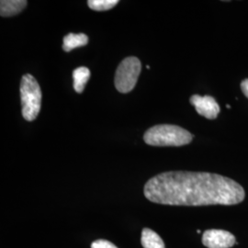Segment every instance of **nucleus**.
<instances>
[{"label":"nucleus","instance_id":"1","mask_svg":"<svg viewBox=\"0 0 248 248\" xmlns=\"http://www.w3.org/2000/svg\"><path fill=\"white\" fill-rule=\"evenodd\" d=\"M143 193L154 203L172 206H231L241 203L246 197L243 186L229 177L187 171H170L152 177Z\"/></svg>","mask_w":248,"mask_h":248},{"label":"nucleus","instance_id":"2","mask_svg":"<svg viewBox=\"0 0 248 248\" xmlns=\"http://www.w3.org/2000/svg\"><path fill=\"white\" fill-rule=\"evenodd\" d=\"M193 135L185 129L172 124H159L148 129L143 140L152 146H182L188 144Z\"/></svg>","mask_w":248,"mask_h":248},{"label":"nucleus","instance_id":"3","mask_svg":"<svg viewBox=\"0 0 248 248\" xmlns=\"http://www.w3.org/2000/svg\"><path fill=\"white\" fill-rule=\"evenodd\" d=\"M20 99L22 116L28 122L34 121L41 110L42 90L37 80L30 74L20 81Z\"/></svg>","mask_w":248,"mask_h":248},{"label":"nucleus","instance_id":"4","mask_svg":"<svg viewBox=\"0 0 248 248\" xmlns=\"http://www.w3.org/2000/svg\"><path fill=\"white\" fill-rule=\"evenodd\" d=\"M142 64L138 58L130 56L119 64L115 74V87L121 93L131 92L140 76Z\"/></svg>","mask_w":248,"mask_h":248},{"label":"nucleus","instance_id":"5","mask_svg":"<svg viewBox=\"0 0 248 248\" xmlns=\"http://www.w3.org/2000/svg\"><path fill=\"white\" fill-rule=\"evenodd\" d=\"M235 243L234 235L228 231L211 229L202 235V244L208 248H230Z\"/></svg>","mask_w":248,"mask_h":248},{"label":"nucleus","instance_id":"6","mask_svg":"<svg viewBox=\"0 0 248 248\" xmlns=\"http://www.w3.org/2000/svg\"><path fill=\"white\" fill-rule=\"evenodd\" d=\"M189 102L194 106L196 111L206 119L214 120L220 113L219 104L216 102L215 98L211 96L206 95L202 97L200 95H193L189 99Z\"/></svg>","mask_w":248,"mask_h":248},{"label":"nucleus","instance_id":"7","mask_svg":"<svg viewBox=\"0 0 248 248\" xmlns=\"http://www.w3.org/2000/svg\"><path fill=\"white\" fill-rule=\"evenodd\" d=\"M25 0H1L0 15L1 17H11L20 13L26 8Z\"/></svg>","mask_w":248,"mask_h":248},{"label":"nucleus","instance_id":"8","mask_svg":"<svg viewBox=\"0 0 248 248\" xmlns=\"http://www.w3.org/2000/svg\"><path fill=\"white\" fill-rule=\"evenodd\" d=\"M89 37L85 33H68L63 37L62 49L64 52H70L73 49L88 45Z\"/></svg>","mask_w":248,"mask_h":248},{"label":"nucleus","instance_id":"9","mask_svg":"<svg viewBox=\"0 0 248 248\" xmlns=\"http://www.w3.org/2000/svg\"><path fill=\"white\" fill-rule=\"evenodd\" d=\"M142 246L143 248H166L159 235L149 228H144L142 232Z\"/></svg>","mask_w":248,"mask_h":248},{"label":"nucleus","instance_id":"10","mask_svg":"<svg viewBox=\"0 0 248 248\" xmlns=\"http://www.w3.org/2000/svg\"><path fill=\"white\" fill-rule=\"evenodd\" d=\"M90 78V71L87 67H78L73 72L74 89L78 93H82Z\"/></svg>","mask_w":248,"mask_h":248},{"label":"nucleus","instance_id":"11","mask_svg":"<svg viewBox=\"0 0 248 248\" xmlns=\"http://www.w3.org/2000/svg\"><path fill=\"white\" fill-rule=\"evenodd\" d=\"M119 3L118 0H89L88 5L89 8L95 11H106L114 8Z\"/></svg>","mask_w":248,"mask_h":248},{"label":"nucleus","instance_id":"12","mask_svg":"<svg viewBox=\"0 0 248 248\" xmlns=\"http://www.w3.org/2000/svg\"><path fill=\"white\" fill-rule=\"evenodd\" d=\"M91 248H118L108 240H96L92 243Z\"/></svg>","mask_w":248,"mask_h":248},{"label":"nucleus","instance_id":"13","mask_svg":"<svg viewBox=\"0 0 248 248\" xmlns=\"http://www.w3.org/2000/svg\"><path fill=\"white\" fill-rule=\"evenodd\" d=\"M241 89H242L244 95L248 98V78L242 81V83H241Z\"/></svg>","mask_w":248,"mask_h":248},{"label":"nucleus","instance_id":"14","mask_svg":"<svg viewBox=\"0 0 248 248\" xmlns=\"http://www.w3.org/2000/svg\"><path fill=\"white\" fill-rule=\"evenodd\" d=\"M226 108H230V105H229V104H227V105H226Z\"/></svg>","mask_w":248,"mask_h":248}]
</instances>
